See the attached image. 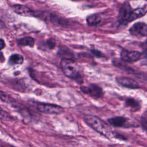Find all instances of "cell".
Instances as JSON below:
<instances>
[{
    "label": "cell",
    "mask_w": 147,
    "mask_h": 147,
    "mask_svg": "<svg viewBox=\"0 0 147 147\" xmlns=\"http://www.w3.org/2000/svg\"><path fill=\"white\" fill-rule=\"evenodd\" d=\"M83 120L88 126L101 136L108 139L113 138L114 132L111 129L110 125L99 117L94 115L87 114L84 115Z\"/></svg>",
    "instance_id": "obj_1"
},
{
    "label": "cell",
    "mask_w": 147,
    "mask_h": 147,
    "mask_svg": "<svg viewBox=\"0 0 147 147\" xmlns=\"http://www.w3.org/2000/svg\"><path fill=\"white\" fill-rule=\"evenodd\" d=\"M147 12V7L132 9L130 3L126 1L121 6L118 15V21L121 24H127L143 16Z\"/></svg>",
    "instance_id": "obj_2"
},
{
    "label": "cell",
    "mask_w": 147,
    "mask_h": 147,
    "mask_svg": "<svg viewBox=\"0 0 147 147\" xmlns=\"http://www.w3.org/2000/svg\"><path fill=\"white\" fill-rule=\"evenodd\" d=\"M60 67L63 74L68 78L76 81L79 84L83 83V78L77 63L72 59L63 58L60 61Z\"/></svg>",
    "instance_id": "obj_3"
},
{
    "label": "cell",
    "mask_w": 147,
    "mask_h": 147,
    "mask_svg": "<svg viewBox=\"0 0 147 147\" xmlns=\"http://www.w3.org/2000/svg\"><path fill=\"white\" fill-rule=\"evenodd\" d=\"M37 110L44 114H59L64 112V109L57 105L47 103H39L36 106Z\"/></svg>",
    "instance_id": "obj_4"
},
{
    "label": "cell",
    "mask_w": 147,
    "mask_h": 147,
    "mask_svg": "<svg viewBox=\"0 0 147 147\" xmlns=\"http://www.w3.org/2000/svg\"><path fill=\"white\" fill-rule=\"evenodd\" d=\"M80 89L83 93L88 95L94 99L100 98L103 95L102 88L96 84H90L88 86H82Z\"/></svg>",
    "instance_id": "obj_5"
},
{
    "label": "cell",
    "mask_w": 147,
    "mask_h": 147,
    "mask_svg": "<svg viewBox=\"0 0 147 147\" xmlns=\"http://www.w3.org/2000/svg\"><path fill=\"white\" fill-rule=\"evenodd\" d=\"M115 81L119 86L129 89L134 90L141 87L138 82L130 77L117 76L115 78Z\"/></svg>",
    "instance_id": "obj_6"
},
{
    "label": "cell",
    "mask_w": 147,
    "mask_h": 147,
    "mask_svg": "<svg viewBox=\"0 0 147 147\" xmlns=\"http://www.w3.org/2000/svg\"><path fill=\"white\" fill-rule=\"evenodd\" d=\"M122 60H119L117 59H114L112 60V63L113 64L115 67L120 69L121 70H122L123 72L130 74V75H133L135 78H136L141 72V71H138L135 68L127 65L126 63H124Z\"/></svg>",
    "instance_id": "obj_7"
},
{
    "label": "cell",
    "mask_w": 147,
    "mask_h": 147,
    "mask_svg": "<svg viewBox=\"0 0 147 147\" xmlns=\"http://www.w3.org/2000/svg\"><path fill=\"white\" fill-rule=\"evenodd\" d=\"M141 53L138 51H129L126 49H122L120 53L121 59L125 62L132 63L137 61L141 57Z\"/></svg>",
    "instance_id": "obj_8"
},
{
    "label": "cell",
    "mask_w": 147,
    "mask_h": 147,
    "mask_svg": "<svg viewBox=\"0 0 147 147\" xmlns=\"http://www.w3.org/2000/svg\"><path fill=\"white\" fill-rule=\"evenodd\" d=\"M130 33L137 37L147 36V24L143 22L134 24L129 29Z\"/></svg>",
    "instance_id": "obj_9"
},
{
    "label": "cell",
    "mask_w": 147,
    "mask_h": 147,
    "mask_svg": "<svg viewBox=\"0 0 147 147\" xmlns=\"http://www.w3.org/2000/svg\"><path fill=\"white\" fill-rule=\"evenodd\" d=\"M108 123L115 127H126L128 119L123 116H116L107 119Z\"/></svg>",
    "instance_id": "obj_10"
},
{
    "label": "cell",
    "mask_w": 147,
    "mask_h": 147,
    "mask_svg": "<svg viewBox=\"0 0 147 147\" xmlns=\"http://www.w3.org/2000/svg\"><path fill=\"white\" fill-rule=\"evenodd\" d=\"M14 12L22 16H34L36 13L28 7L23 5H14L12 6Z\"/></svg>",
    "instance_id": "obj_11"
},
{
    "label": "cell",
    "mask_w": 147,
    "mask_h": 147,
    "mask_svg": "<svg viewBox=\"0 0 147 147\" xmlns=\"http://www.w3.org/2000/svg\"><path fill=\"white\" fill-rule=\"evenodd\" d=\"M125 105L126 107H129L133 111H137L141 109V104L139 101L133 98L129 97L126 98Z\"/></svg>",
    "instance_id": "obj_12"
},
{
    "label": "cell",
    "mask_w": 147,
    "mask_h": 147,
    "mask_svg": "<svg viewBox=\"0 0 147 147\" xmlns=\"http://www.w3.org/2000/svg\"><path fill=\"white\" fill-rule=\"evenodd\" d=\"M0 100H1L2 102L7 104L10 105L11 106H17V100L15 99V98L11 96L10 94L2 90H0Z\"/></svg>",
    "instance_id": "obj_13"
},
{
    "label": "cell",
    "mask_w": 147,
    "mask_h": 147,
    "mask_svg": "<svg viewBox=\"0 0 147 147\" xmlns=\"http://www.w3.org/2000/svg\"><path fill=\"white\" fill-rule=\"evenodd\" d=\"M24 62V57L21 55L20 54H13L10 56L9 63L13 65H17V64H21Z\"/></svg>",
    "instance_id": "obj_14"
},
{
    "label": "cell",
    "mask_w": 147,
    "mask_h": 147,
    "mask_svg": "<svg viewBox=\"0 0 147 147\" xmlns=\"http://www.w3.org/2000/svg\"><path fill=\"white\" fill-rule=\"evenodd\" d=\"M18 44L21 46H29L32 47L34 44V40L32 37H25L18 40Z\"/></svg>",
    "instance_id": "obj_15"
},
{
    "label": "cell",
    "mask_w": 147,
    "mask_h": 147,
    "mask_svg": "<svg viewBox=\"0 0 147 147\" xmlns=\"http://www.w3.org/2000/svg\"><path fill=\"white\" fill-rule=\"evenodd\" d=\"M87 22L89 25L91 26H94L98 24L100 21H101V18L98 14H92L87 17L86 19Z\"/></svg>",
    "instance_id": "obj_16"
},
{
    "label": "cell",
    "mask_w": 147,
    "mask_h": 147,
    "mask_svg": "<svg viewBox=\"0 0 147 147\" xmlns=\"http://www.w3.org/2000/svg\"><path fill=\"white\" fill-rule=\"evenodd\" d=\"M0 119L5 121H11L12 117L5 110L0 107Z\"/></svg>",
    "instance_id": "obj_17"
},
{
    "label": "cell",
    "mask_w": 147,
    "mask_h": 147,
    "mask_svg": "<svg viewBox=\"0 0 147 147\" xmlns=\"http://www.w3.org/2000/svg\"><path fill=\"white\" fill-rule=\"evenodd\" d=\"M140 122L142 129L147 132V117H141Z\"/></svg>",
    "instance_id": "obj_18"
},
{
    "label": "cell",
    "mask_w": 147,
    "mask_h": 147,
    "mask_svg": "<svg viewBox=\"0 0 147 147\" xmlns=\"http://www.w3.org/2000/svg\"><path fill=\"white\" fill-rule=\"evenodd\" d=\"M113 138H115L117 139H119V140H123V141H126L127 140V138L126 137H125L123 135L121 134L118 133H114Z\"/></svg>",
    "instance_id": "obj_19"
},
{
    "label": "cell",
    "mask_w": 147,
    "mask_h": 147,
    "mask_svg": "<svg viewBox=\"0 0 147 147\" xmlns=\"http://www.w3.org/2000/svg\"><path fill=\"white\" fill-rule=\"evenodd\" d=\"M55 41L53 38H50L47 41V44L50 49H53L55 46Z\"/></svg>",
    "instance_id": "obj_20"
},
{
    "label": "cell",
    "mask_w": 147,
    "mask_h": 147,
    "mask_svg": "<svg viewBox=\"0 0 147 147\" xmlns=\"http://www.w3.org/2000/svg\"><path fill=\"white\" fill-rule=\"evenodd\" d=\"M91 53H92L94 56H95L97 57H101L103 56L102 53L100 51H99L98 50L92 49V50L91 51Z\"/></svg>",
    "instance_id": "obj_21"
},
{
    "label": "cell",
    "mask_w": 147,
    "mask_h": 147,
    "mask_svg": "<svg viewBox=\"0 0 147 147\" xmlns=\"http://www.w3.org/2000/svg\"><path fill=\"white\" fill-rule=\"evenodd\" d=\"M5 46V44L4 41L2 39H0V50L4 48Z\"/></svg>",
    "instance_id": "obj_22"
},
{
    "label": "cell",
    "mask_w": 147,
    "mask_h": 147,
    "mask_svg": "<svg viewBox=\"0 0 147 147\" xmlns=\"http://www.w3.org/2000/svg\"><path fill=\"white\" fill-rule=\"evenodd\" d=\"M2 58H3V54L2 53V52H0V60H2Z\"/></svg>",
    "instance_id": "obj_23"
},
{
    "label": "cell",
    "mask_w": 147,
    "mask_h": 147,
    "mask_svg": "<svg viewBox=\"0 0 147 147\" xmlns=\"http://www.w3.org/2000/svg\"><path fill=\"white\" fill-rule=\"evenodd\" d=\"M145 56H146V59H147V50H146V52H145Z\"/></svg>",
    "instance_id": "obj_24"
}]
</instances>
